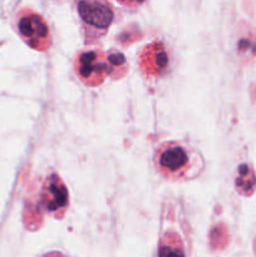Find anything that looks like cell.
<instances>
[{"mask_svg": "<svg viewBox=\"0 0 256 257\" xmlns=\"http://www.w3.org/2000/svg\"><path fill=\"white\" fill-rule=\"evenodd\" d=\"M78 12L84 25L104 33L113 20V10L108 0H79Z\"/></svg>", "mask_w": 256, "mask_h": 257, "instance_id": "obj_7", "label": "cell"}, {"mask_svg": "<svg viewBox=\"0 0 256 257\" xmlns=\"http://www.w3.org/2000/svg\"><path fill=\"white\" fill-rule=\"evenodd\" d=\"M39 207L47 215L63 218L69 207V191L58 173L52 172L43 180L39 190Z\"/></svg>", "mask_w": 256, "mask_h": 257, "instance_id": "obj_4", "label": "cell"}, {"mask_svg": "<svg viewBox=\"0 0 256 257\" xmlns=\"http://www.w3.org/2000/svg\"><path fill=\"white\" fill-rule=\"evenodd\" d=\"M235 187L242 196H251L256 190V175L250 165L242 163L236 171Z\"/></svg>", "mask_w": 256, "mask_h": 257, "instance_id": "obj_8", "label": "cell"}, {"mask_svg": "<svg viewBox=\"0 0 256 257\" xmlns=\"http://www.w3.org/2000/svg\"><path fill=\"white\" fill-rule=\"evenodd\" d=\"M17 27L25 44L33 49L45 52L52 45L49 25L39 13L32 9H24L19 14Z\"/></svg>", "mask_w": 256, "mask_h": 257, "instance_id": "obj_5", "label": "cell"}, {"mask_svg": "<svg viewBox=\"0 0 256 257\" xmlns=\"http://www.w3.org/2000/svg\"><path fill=\"white\" fill-rule=\"evenodd\" d=\"M171 64V53L166 43L155 39L138 53V67L143 77L156 79L167 74Z\"/></svg>", "mask_w": 256, "mask_h": 257, "instance_id": "obj_6", "label": "cell"}, {"mask_svg": "<svg viewBox=\"0 0 256 257\" xmlns=\"http://www.w3.org/2000/svg\"><path fill=\"white\" fill-rule=\"evenodd\" d=\"M73 69L84 85L89 88L99 87L110 75L109 58L102 49H82L75 54Z\"/></svg>", "mask_w": 256, "mask_h": 257, "instance_id": "obj_3", "label": "cell"}, {"mask_svg": "<svg viewBox=\"0 0 256 257\" xmlns=\"http://www.w3.org/2000/svg\"><path fill=\"white\" fill-rule=\"evenodd\" d=\"M153 166L163 180L183 183L200 177L206 162L195 146L186 141L173 140L158 143L153 152Z\"/></svg>", "mask_w": 256, "mask_h": 257, "instance_id": "obj_1", "label": "cell"}, {"mask_svg": "<svg viewBox=\"0 0 256 257\" xmlns=\"http://www.w3.org/2000/svg\"><path fill=\"white\" fill-rule=\"evenodd\" d=\"M119 5L125 8H131V9H135V8H140L141 5L145 4L147 0H115Z\"/></svg>", "mask_w": 256, "mask_h": 257, "instance_id": "obj_10", "label": "cell"}, {"mask_svg": "<svg viewBox=\"0 0 256 257\" xmlns=\"http://www.w3.org/2000/svg\"><path fill=\"white\" fill-rule=\"evenodd\" d=\"M108 58H109V64H110V75L112 79L117 80L120 78L124 77L128 72V63L125 59L124 54L118 50H109L107 53Z\"/></svg>", "mask_w": 256, "mask_h": 257, "instance_id": "obj_9", "label": "cell"}, {"mask_svg": "<svg viewBox=\"0 0 256 257\" xmlns=\"http://www.w3.org/2000/svg\"><path fill=\"white\" fill-rule=\"evenodd\" d=\"M180 206L168 202L162 208V221H161L160 240H158V255H191L190 225L180 215Z\"/></svg>", "mask_w": 256, "mask_h": 257, "instance_id": "obj_2", "label": "cell"}]
</instances>
